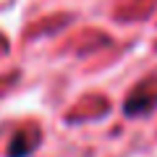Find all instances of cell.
<instances>
[{"label":"cell","mask_w":157,"mask_h":157,"mask_svg":"<svg viewBox=\"0 0 157 157\" xmlns=\"http://www.w3.org/2000/svg\"><path fill=\"white\" fill-rule=\"evenodd\" d=\"M157 105V97H141L139 92L136 94L128 97V102H126V115H144V113H149L152 107Z\"/></svg>","instance_id":"cell-1"}]
</instances>
